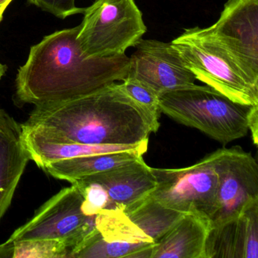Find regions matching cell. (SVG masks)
I'll list each match as a JSON object with an SVG mask.
<instances>
[{
    "label": "cell",
    "mask_w": 258,
    "mask_h": 258,
    "mask_svg": "<svg viewBox=\"0 0 258 258\" xmlns=\"http://www.w3.org/2000/svg\"><path fill=\"white\" fill-rule=\"evenodd\" d=\"M78 31L79 25L55 31L31 46L16 75L18 105L37 106L81 97L127 77V55L89 58L77 40Z\"/></svg>",
    "instance_id": "obj_1"
},
{
    "label": "cell",
    "mask_w": 258,
    "mask_h": 258,
    "mask_svg": "<svg viewBox=\"0 0 258 258\" xmlns=\"http://www.w3.org/2000/svg\"><path fill=\"white\" fill-rule=\"evenodd\" d=\"M22 125L51 141L90 145L137 144L160 126L117 82L81 97L37 105Z\"/></svg>",
    "instance_id": "obj_2"
},
{
    "label": "cell",
    "mask_w": 258,
    "mask_h": 258,
    "mask_svg": "<svg viewBox=\"0 0 258 258\" xmlns=\"http://www.w3.org/2000/svg\"><path fill=\"white\" fill-rule=\"evenodd\" d=\"M253 106L234 102L208 86L196 84L165 93L159 101L161 113L223 145L247 135Z\"/></svg>",
    "instance_id": "obj_3"
},
{
    "label": "cell",
    "mask_w": 258,
    "mask_h": 258,
    "mask_svg": "<svg viewBox=\"0 0 258 258\" xmlns=\"http://www.w3.org/2000/svg\"><path fill=\"white\" fill-rule=\"evenodd\" d=\"M78 40L86 56H122L147 31L135 0H96L84 10Z\"/></svg>",
    "instance_id": "obj_4"
},
{
    "label": "cell",
    "mask_w": 258,
    "mask_h": 258,
    "mask_svg": "<svg viewBox=\"0 0 258 258\" xmlns=\"http://www.w3.org/2000/svg\"><path fill=\"white\" fill-rule=\"evenodd\" d=\"M171 43L196 80L234 102L258 105V87L240 72L206 28H187Z\"/></svg>",
    "instance_id": "obj_5"
},
{
    "label": "cell",
    "mask_w": 258,
    "mask_h": 258,
    "mask_svg": "<svg viewBox=\"0 0 258 258\" xmlns=\"http://www.w3.org/2000/svg\"><path fill=\"white\" fill-rule=\"evenodd\" d=\"M152 170L157 184L149 197L164 208L182 214L196 213L211 220L218 185L211 154L189 167Z\"/></svg>",
    "instance_id": "obj_6"
},
{
    "label": "cell",
    "mask_w": 258,
    "mask_h": 258,
    "mask_svg": "<svg viewBox=\"0 0 258 258\" xmlns=\"http://www.w3.org/2000/svg\"><path fill=\"white\" fill-rule=\"evenodd\" d=\"M84 197L75 184L63 188L45 202L34 217L18 228L7 242L29 240H66L75 246L73 254L96 229L95 217L81 211Z\"/></svg>",
    "instance_id": "obj_7"
},
{
    "label": "cell",
    "mask_w": 258,
    "mask_h": 258,
    "mask_svg": "<svg viewBox=\"0 0 258 258\" xmlns=\"http://www.w3.org/2000/svg\"><path fill=\"white\" fill-rule=\"evenodd\" d=\"M206 31L258 87V0H227L218 20Z\"/></svg>",
    "instance_id": "obj_8"
},
{
    "label": "cell",
    "mask_w": 258,
    "mask_h": 258,
    "mask_svg": "<svg viewBox=\"0 0 258 258\" xmlns=\"http://www.w3.org/2000/svg\"><path fill=\"white\" fill-rule=\"evenodd\" d=\"M211 154L218 176L213 228L238 217L250 201L258 199V165L251 154L240 146Z\"/></svg>",
    "instance_id": "obj_9"
},
{
    "label": "cell",
    "mask_w": 258,
    "mask_h": 258,
    "mask_svg": "<svg viewBox=\"0 0 258 258\" xmlns=\"http://www.w3.org/2000/svg\"><path fill=\"white\" fill-rule=\"evenodd\" d=\"M134 47L127 77L144 83L160 97L196 84V77L171 42L142 38Z\"/></svg>",
    "instance_id": "obj_10"
},
{
    "label": "cell",
    "mask_w": 258,
    "mask_h": 258,
    "mask_svg": "<svg viewBox=\"0 0 258 258\" xmlns=\"http://www.w3.org/2000/svg\"><path fill=\"white\" fill-rule=\"evenodd\" d=\"M258 258V199L250 201L238 217L211 228L205 258Z\"/></svg>",
    "instance_id": "obj_11"
},
{
    "label": "cell",
    "mask_w": 258,
    "mask_h": 258,
    "mask_svg": "<svg viewBox=\"0 0 258 258\" xmlns=\"http://www.w3.org/2000/svg\"><path fill=\"white\" fill-rule=\"evenodd\" d=\"M102 185L108 200V211L127 212L156 186L152 170L140 157L133 162L86 176Z\"/></svg>",
    "instance_id": "obj_12"
},
{
    "label": "cell",
    "mask_w": 258,
    "mask_h": 258,
    "mask_svg": "<svg viewBox=\"0 0 258 258\" xmlns=\"http://www.w3.org/2000/svg\"><path fill=\"white\" fill-rule=\"evenodd\" d=\"M30 160L22 124L0 108V220L11 205Z\"/></svg>",
    "instance_id": "obj_13"
},
{
    "label": "cell",
    "mask_w": 258,
    "mask_h": 258,
    "mask_svg": "<svg viewBox=\"0 0 258 258\" xmlns=\"http://www.w3.org/2000/svg\"><path fill=\"white\" fill-rule=\"evenodd\" d=\"M211 229L208 217L196 213L183 214L155 243L150 258H205Z\"/></svg>",
    "instance_id": "obj_14"
},
{
    "label": "cell",
    "mask_w": 258,
    "mask_h": 258,
    "mask_svg": "<svg viewBox=\"0 0 258 258\" xmlns=\"http://www.w3.org/2000/svg\"><path fill=\"white\" fill-rule=\"evenodd\" d=\"M148 145L149 143H146L135 150L127 152L98 154L61 160L50 163L42 169L52 177L72 183L81 178L136 161L147 152Z\"/></svg>",
    "instance_id": "obj_15"
},
{
    "label": "cell",
    "mask_w": 258,
    "mask_h": 258,
    "mask_svg": "<svg viewBox=\"0 0 258 258\" xmlns=\"http://www.w3.org/2000/svg\"><path fill=\"white\" fill-rule=\"evenodd\" d=\"M75 247L66 240L7 241L0 244V257L72 258Z\"/></svg>",
    "instance_id": "obj_16"
},
{
    "label": "cell",
    "mask_w": 258,
    "mask_h": 258,
    "mask_svg": "<svg viewBox=\"0 0 258 258\" xmlns=\"http://www.w3.org/2000/svg\"><path fill=\"white\" fill-rule=\"evenodd\" d=\"M118 83L120 90L132 99L155 123H159L160 96L151 87L135 78L126 77Z\"/></svg>",
    "instance_id": "obj_17"
},
{
    "label": "cell",
    "mask_w": 258,
    "mask_h": 258,
    "mask_svg": "<svg viewBox=\"0 0 258 258\" xmlns=\"http://www.w3.org/2000/svg\"><path fill=\"white\" fill-rule=\"evenodd\" d=\"M30 4L60 19L83 14L86 8L76 5V0H28Z\"/></svg>",
    "instance_id": "obj_18"
},
{
    "label": "cell",
    "mask_w": 258,
    "mask_h": 258,
    "mask_svg": "<svg viewBox=\"0 0 258 258\" xmlns=\"http://www.w3.org/2000/svg\"><path fill=\"white\" fill-rule=\"evenodd\" d=\"M248 131L251 132L253 144L258 143V105H254L250 111L248 118Z\"/></svg>",
    "instance_id": "obj_19"
},
{
    "label": "cell",
    "mask_w": 258,
    "mask_h": 258,
    "mask_svg": "<svg viewBox=\"0 0 258 258\" xmlns=\"http://www.w3.org/2000/svg\"><path fill=\"white\" fill-rule=\"evenodd\" d=\"M13 0H0V22L4 19V13Z\"/></svg>",
    "instance_id": "obj_20"
},
{
    "label": "cell",
    "mask_w": 258,
    "mask_h": 258,
    "mask_svg": "<svg viewBox=\"0 0 258 258\" xmlns=\"http://www.w3.org/2000/svg\"><path fill=\"white\" fill-rule=\"evenodd\" d=\"M7 70H8V67L6 64H2L0 62V81L4 78V75L7 73Z\"/></svg>",
    "instance_id": "obj_21"
}]
</instances>
